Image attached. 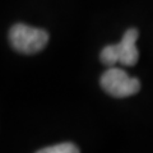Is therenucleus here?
I'll return each mask as SVG.
<instances>
[{
  "label": "nucleus",
  "mask_w": 153,
  "mask_h": 153,
  "mask_svg": "<svg viewBox=\"0 0 153 153\" xmlns=\"http://www.w3.org/2000/svg\"><path fill=\"white\" fill-rule=\"evenodd\" d=\"M12 47L21 54L32 55L41 51L47 45L49 33L41 28H33L27 25H14L9 31Z\"/></svg>",
  "instance_id": "2"
},
{
  "label": "nucleus",
  "mask_w": 153,
  "mask_h": 153,
  "mask_svg": "<svg viewBox=\"0 0 153 153\" xmlns=\"http://www.w3.org/2000/svg\"><path fill=\"white\" fill-rule=\"evenodd\" d=\"M79 148L76 147L73 143H60L56 146H51V147H46L38 151V153H78Z\"/></svg>",
  "instance_id": "4"
},
{
  "label": "nucleus",
  "mask_w": 153,
  "mask_h": 153,
  "mask_svg": "<svg viewBox=\"0 0 153 153\" xmlns=\"http://www.w3.org/2000/svg\"><path fill=\"white\" fill-rule=\"evenodd\" d=\"M139 33L135 28L128 30L123 36V40L117 45H108L101 51L100 59L106 66H114L120 63L126 66H133L139 59V52L135 46Z\"/></svg>",
  "instance_id": "1"
},
{
  "label": "nucleus",
  "mask_w": 153,
  "mask_h": 153,
  "mask_svg": "<svg viewBox=\"0 0 153 153\" xmlns=\"http://www.w3.org/2000/svg\"><path fill=\"white\" fill-rule=\"evenodd\" d=\"M100 83L105 92L116 98L129 97L138 93L140 89V82L137 78H133L123 69L114 66H110L101 75Z\"/></svg>",
  "instance_id": "3"
}]
</instances>
